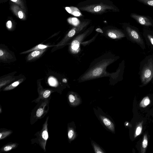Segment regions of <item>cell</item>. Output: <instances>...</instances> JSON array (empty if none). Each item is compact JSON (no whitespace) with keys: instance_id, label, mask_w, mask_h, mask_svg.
<instances>
[{"instance_id":"obj_20","label":"cell","mask_w":153,"mask_h":153,"mask_svg":"<svg viewBox=\"0 0 153 153\" xmlns=\"http://www.w3.org/2000/svg\"><path fill=\"white\" fill-rule=\"evenodd\" d=\"M47 47H48V46L47 45L39 44L36 46L35 48L30 51H32V50H38L41 49H43L47 48Z\"/></svg>"},{"instance_id":"obj_10","label":"cell","mask_w":153,"mask_h":153,"mask_svg":"<svg viewBox=\"0 0 153 153\" xmlns=\"http://www.w3.org/2000/svg\"><path fill=\"white\" fill-rule=\"evenodd\" d=\"M45 51L44 50L42 49L36 50L31 53L27 57V60H28L35 58L40 56Z\"/></svg>"},{"instance_id":"obj_28","label":"cell","mask_w":153,"mask_h":153,"mask_svg":"<svg viewBox=\"0 0 153 153\" xmlns=\"http://www.w3.org/2000/svg\"><path fill=\"white\" fill-rule=\"evenodd\" d=\"M96 31H97L98 32L100 33H103V31L100 28H97V29H96Z\"/></svg>"},{"instance_id":"obj_19","label":"cell","mask_w":153,"mask_h":153,"mask_svg":"<svg viewBox=\"0 0 153 153\" xmlns=\"http://www.w3.org/2000/svg\"><path fill=\"white\" fill-rule=\"evenodd\" d=\"M146 5L153 7V0H137Z\"/></svg>"},{"instance_id":"obj_9","label":"cell","mask_w":153,"mask_h":153,"mask_svg":"<svg viewBox=\"0 0 153 153\" xmlns=\"http://www.w3.org/2000/svg\"><path fill=\"white\" fill-rule=\"evenodd\" d=\"M148 144V137L146 134H145L143 136L140 147L141 153H145Z\"/></svg>"},{"instance_id":"obj_6","label":"cell","mask_w":153,"mask_h":153,"mask_svg":"<svg viewBox=\"0 0 153 153\" xmlns=\"http://www.w3.org/2000/svg\"><path fill=\"white\" fill-rule=\"evenodd\" d=\"M143 36L147 44L153 49V32L146 31Z\"/></svg>"},{"instance_id":"obj_8","label":"cell","mask_w":153,"mask_h":153,"mask_svg":"<svg viewBox=\"0 0 153 153\" xmlns=\"http://www.w3.org/2000/svg\"><path fill=\"white\" fill-rule=\"evenodd\" d=\"M108 35L109 37L113 39L124 37L125 36V34L119 31L109 32L108 33Z\"/></svg>"},{"instance_id":"obj_30","label":"cell","mask_w":153,"mask_h":153,"mask_svg":"<svg viewBox=\"0 0 153 153\" xmlns=\"http://www.w3.org/2000/svg\"><path fill=\"white\" fill-rule=\"evenodd\" d=\"M11 0L13 2H16L17 1V0Z\"/></svg>"},{"instance_id":"obj_27","label":"cell","mask_w":153,"mask_h":153,"mask_svg":"<svg viewBox=\"0 0 153 153\" xmlns=\"http://www.w3.org/2000/svg\"><path fill=\"white\" fill-rule=\"evenodd\" d=\"M19 17V18L22 19L23 16V15L22 12V11H19L18 13Z\"/></svg>"},{"instance_id":"obj_22","label":"cell","mask_w":153,"mask_h":153,"mask_svg":"<svg viewBox=\"0 0 153 153\" xmlns=\"http://www.w3.org/2000/svg\"><path fill=\"white\" fill-rule=\"evenodd\" d=\"M94 150L96 153H103L104 152L97 146L94 144H93Z\"/></svg>"},{"instance_id":"obj_25","label":"cell","mask_w":153,"mask_h":153,"mask_svg":"<svg viewBox=\"0 0 153 153\" xmlns=\"http://www.w3.org/2000/svg\"><path fill=\"white\" fill-rule=\"evenodd\" d=\"M49 82L51 85H54L55 84V80L53 78H50L49 80Z\"/></svg>"},{"instance_id":"obj_26","label":"cell","mask_w":153,"mask_h":153,"mask_svg":"<svg viewBox=\"0 0 153 153\" xmlns=\"http://www.w3.org/2000/svg\"><path fill=\"white\" fill-rule=\"evenodd\" d=\"M6 26L9 28H10L12 26V23L11 21H8L6 23Z\"/></svg>"},{"instance_id":"obj_18","label":"cell","mask_w":153,"mask_h":153,"mask_svg":"<svg viewBox=\"0 0 153 153\" xmlns=\"http://www.w3.org/2000/svg\"><path fill=\"white\" fill-rule=\"evenodd\" d=\"M44 111L43 107H40L37 110L36 115L37 117H40L43 114Z\"/></svg>"},{"instance_id":"obj_24","label":"cell","mask_w":153,"mask_h":153,"mask_svg":"<svg viewBox=\"0 0 153 153\" xmlns=\"http://www.w3.org/2000/svg\"><path fill=\"white\" fill-rule=\"evenodd\" d=\"M102 9V7L100 5L95 6L93 9V10L95 12L100 11Z\"/></svg>"},{"instance_id":"obj_17","label":"cell","mask_w":153,"mask_h":153,"mask_svg":"<svg viewBox=\"0 0 153 153\" xmlns=\"http://www.w3.org/2000/svg\"><path fill=\"white\" fill-rule=\"evenodd\" d=\"M79 42L77 40H74L71 43V48L74 50H77L79 46Z\"/></svg>"},{"instance_id":"obj_14","label":"cell","mask_w":153,"mask_h":153,"mask_svg":"<svg viewBox=\"0 0 153 153\" xmlns=\"http://www.w3.org/2000/svg\"><path fill=\"white\" fill-rule=\"evenodd\" d=\"M68 139L71 140L75 137V133L74 129L71 128H69L68 131Z\"/></svg>"},{"instance_id":"obj_13","label":"cell","mask_w":153,"mask_h":153,"mask_svg":"<svg viewBox=\"0 0 153 153\" xmlns=\"http://www.w3.org/2000/svg\"><path fill=\"white\" fill-rule=\"evenodd\" d=\"M150 100L148 97H146L141 101L139 105L140 107L145 108L150 104Z\"/></svg>"},{"instance_id":"obj_21","label":"cell","mask_w":153,"mask_h":153,"mask_svg":"<svg viewBox=\"0 0 153 153\" xmlns=\"http://www.w3.org/2000/svg\"><path fill=\"white\" fill-rule=\"evenodd\" d=\"M51 93V91L50 90H47L45 91L43 94L42 98H48L50 95Z\"/></svg>"},{"instance_id":"obj_4","label":"cell","mask_w":153,"mask_h":153,"mask_svg":"<svg viewBox=\"0 0 153 153\" xmlns=\"http://www.w3.org/2000/svg\"><path fill=\"white\" fill-rule=\"evenodd\" d=\"M131 16L132 18L142 25L146 26H151L153 25V24L151 20L146 16L135 13L131 14Z\"/></svg>"},{"instance_id":"obj_2","label":"cell","mask_w":153,"mask_h":153,"mask_svg":"<svg viewBox=\"0 0 153 153\" xmlns=\"http://www.w3.org/2000/svg\"><path fill=\"white\" fill-rule=\"evenodd\" d=\"M126 30L129 39L131 41L137 44L143 49L145 48L144 41L137 30L130 27L127 26L126 28Z\"/></svg>"},{"instance_id":"obj_11","label":"cell","mask_w":153,"mask_h":153,"mask_svg":"<svg viewBox=\"0 0 153 153\" xmlns=\"http://www.w3.org/2000/svg\"><path fill=\"white\" fill-rule=\"evenodd\" d=\"M17 146V143H12L4 146L1 149V152H6L10 151L16 148Z\"/></svg>"},{"instance_id":"obj_3","label":"cell","mask_w":153,"mask_h":153,"mask_svg":"<svg viewBox=\"0 0 153 153\" xmlns=\"http://www.w3.org/2000/svg\"><path fill=\"white\" fill-rule=\"evenodd\" d=\"M48 118V117L47 118L46 121L43 125L42 129L39 135L38 138L39 144L45 151H46L45 148L46 142L48 137L47 127Z\"/></svg>"},{"instance_id":"obj_15","label":"cell","mask_w":153,"mask_h":153,"mask_svg":"<svg viewBox=\"0 0 153 153\" xmlns=\"http://www.w3.org/2000/svg\"><path fill=\"white\" fill-rule=\"evenodd\" d=\"M21 81H16L9 85L6 87L4 89V91H7L10 90L14 88L17 86L20 83Z\"/></svg>"},{"instance_id":"obj_29","label":"cell","mask_w":153,"mask_h":153,"mask_svg":"<svg viewBox=\"0 0 153 153\" xmlns=\"http://www.w3.org/2000/svg\"><path fill=\"white\" fill-rule=\"evenodd\" d=\"M4 52L1 49L0 50V56L1 57L3 55Z\"/></svg>"},{"instance_id":"obj_7","label":"cell","mask_w":153,"mask_h":153,"mask_svg":"<svg viewBox=\"0 0 153 153\" xmlns=\"http://www.w3.org/2000/svg\"><path fill=\"white\" fill-rule=\"evenodd\" d=\"M68 99L71 104L72 105H77L80 103V99L75 94H69Z\"/></svg>"},{"instance_id":"obj_1","label":"cell","mask_w":153,"mask_h":153,"mask_svg":"<svg viewBox=\"0 0 153 153\" xmlns=\"http://www.w3.org/2000/svg\"><path fill=\"white\" fill-rule=\"evenodd\" d=\"M140 68V79L143 85H146L153 78V56L146 59Z\"/></svg>"},{"instance_id":"obj_12","label":"cell","mask_w":153,"mask_h":153,"mask_svg":"<svg viewBox=\"0 0 153 153\" xmlns=\"http://www.w3.org/2000/svg\"><path fill=\"white\" fill-rule=\"evenodd\" d=\"M143 121L139 123L137 125L135 128V132L134 134V137H136L140 135L142 132L143 129Z\"/></svg>"},{"instance_id":"obj_23","label":"cell","mask_w":153,"mask_h":153,"mask_svg":"<svg viewBox=\"0 0 153 153\" xmlns=\"http://www.w3.org/2000/svg\"><path fill=\"white\" fill-rule=\"evenodd\" d=\"M76 31L74 29H72L68 33V36L69 37H72L75 34Z\"/></svg>"},{"instance_id":"obj_5","label":"cell","mask_w":153,"mask_h":153,"mask_svg":"<svg viewBox=\"0 0 153 153\" xmlns=\"http://www.w3.org/2000/svg\"><path fill=\"white\" fill-rule=\"evenodd\" d=\"M100 118L105 126L112 132L114 131V127L113 123L107 117L100 115Z\"/></svg>"},{"instance_id":"obj_16","label":"cell","mask_w":153,"mask_h":153,"mask_svg":"<svg viewBox=\"0 0 153 153\" xmlns=\"http://www.w3.org/2000/svg\"><path fill=\"white\" fill-rule=\"evenodd\" d=\"M12 132V131H2L0 133V139H4L7 136L9 135Z\"/></svg>"}]
</instances>
